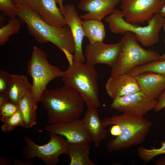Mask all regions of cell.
Wrapping results in <instances>:
<instances>
[{"instance_id":"cell-1","label":"cell","mask_w":165,"mask_h":165,"mask_svg":"<svg viewBox=\"0 0 165 165\" xmlns=\"http://www.w3.org/2000/svg\"><path fill=\"white\" fill-rule=\"evenodd\" d=\"M39 102L46 109L51 124L79 119L84 110V100L72 87L64 84L52 90L46 89Z\"/></svg>"},{"instance_id":"cell-2","label":"cell","mask_w":165,"mask_h":165,"mask_svg":"<svg viewBox=\"0 0 165 165\" xmlns=\"http://www.w3.org/2000/svg\"><path fill=\"white\" fill-rule=\"evenodd\" d=\"M17 16L26 24L29 34L38 43L50 42L62 51L66 50L74 53L73 38L68 25L64 27L50 25L29 7L17 8Z\"/></svg>"},{"instance_id":"cell-3","label":"cell","mask_w":165,"mask_h":165,"mask_svg":"<svg viewBox=\"0 0 165 165\" xmlns=\"http://www.w3.org/2000/svg\"><path fill=\"white\" fill-rule=\"evenodd\" d=\"M102 121L105 127L117 124L120 128V134L107 144L106 148L109 152L128 148L143 143L152 125L151 121L143 116L124 113L113 115L102 119Z\"/></svg>"},{"instance_id":"cell-4","label":"cell","mask_w":165,"mask_h":165,"mask_svg":"<svg viewBox=\"0 0 165 165\" xmlns=\"http://www.w3.org/2000/svg\"><path fill=\"white\" fill-rule=\"evenodd\" d=\"M61 78L64 84L72 87L79 93L87 108H97L100 106L98 74L94 66L73 61L63 71Z\"/></svg>"},{"instance_id":"cell-5","label":"cell","mask_w":165,"mask_h":165,"mask_svg":"<svg viewBox=\"0 0 165 165\" xmlns=\"http://www.w3.org/2000/svg\"><path fill=\"white\" fill-rule=\"evenodd\" d=\"M164 18L159 13L154 15L148 22V25L141 27L126 21L121 10L115 9L105 20L108 24L111 31L115 34H123L127 31L134 34L137 41L145 47L157 43Z\"/></svg>"},{"instance_id":"cell-6","label":"cell","mask_w":165,"mask_h":165,"mask_svg":"<svg viewBox=\"0 0 165 165\" xmlns=\"http://www.w3.org/2000/svg\"><path fill=\"white\" fill-rule=\"evenodd\" d=\"M121 41L122 50L117 62L112 68L111 76L127 74L136 67L159 60L161 56L156 51L142 47L135 34L130 32H125Z\"/></svg>"},{"instance_id":"cell-7","label":"cell","mask_w":165,"mask_h":165,"mask_svg":"<svg viewBox=\"0 0 165 165\" xmlns=\"http://www.w3.org/2000/svg\"><path fill=\"white\" fill-rule=\"evenodd\" d=\"M44 51L34 46L28 63V73L32 79L31 93L37 105L49 82L61 77L63 73L58 68L50 63Z\"/></svg>"},{"instance_id":"cell-8","label":"cell","mask_w":165,"mask_h":165,"mask_svg":"<svg viewBox=\"0 0 165 165\" xmlns=\"http://www.w3.org/2000/svg\"><path fill=\"white\" fill-rule=\"evenodd\" d=\"M50 137L49 142L43 145L35 143L29 138L25 136V145L22 151L23 157L29 160L38 158L47 165H56L61 155L68 154L70 143L60 135L47 133Z\"/></svg>"},{"instance_id":"cell-9","label":"cell","mask_w":165,"mask_h":165,"mask_svg":"<svg viewBox=\"0 0 165 165\" xmlns=\"http://www.w3.org/2000/svg\"><path fill=\"white\" fill-rule=\"evenodd\" d=\"M123 18L133 24L148 22L165 5L163 0H121Z\"/></svg>"},{"instance_id":"cell-10","label":"cell","mask_w":165,"mask_h":165,"mask_svg":"<svg viewBox=\"0 0 165 165\" xmlns=\"http://www.w3.org/2000/svg\"><path fill=\"white\" fill-rule=\"evenodd\" d=\"M157 103V99L148 98L140 91L113 99L110 107L123 113L142 117L150 111L154 109Z\"/></svg>"},{"instance_id":"cell-11","label":"cell","mask_w":165,"mask_h":165,"mask_svg":"<svg viewBox=\"0 0 165 165\" xmlns=\"http://www.w3.org/2000/svg\"><path fill=\"white\" fill-rule=\"evenodd\" d=\"M122 45L121 41L113 44H106L103 42L89 43L85 50L86 63L94 66L97 64H105L112 68L117 62Z\"/></svg>"},{"instance_id":"cell-12","label":"cell","mask_w":165,"mask_h":165,"mask_svg":"<svg viewBox=\"0 0 165 165\" xmlns=\"http://www.w3.org/2000/svg\"><path fill=\"white\" fill-rule=\"evenodd\" d=\"M48 133L61 135L71 144H83L90 145L92 141L82 125L80 120L46 125Z\"/></svg>"},{"instance_id":"cell-13","label":"cell","mask_w":165,"mask_h":165,"mask_svg":"<svg viewBox=\"0 0 165 165\" xmlns=\"http://www.w3.org/2000/svg\"><path fill=\"white\" fill-rule=\"evenodd\" d=\"M64 15L66 24L70 28L75 43V51L73 61L85 63L86 59L82 50L84 35L82 21L75 7L73 4H66Z\"/></svg>"},{"instance_id":"cell-14","label":"cell","mask_w":165,"mask_h":165,"mask_svg":"<svg viewBox=\"0 0 165 165\" xmlns=\"http://www.w3.org/2000/svg\"><path fill=\"white\" fill-rule=\"evenodd\" d=\"M121 0H81L78 9L86 13L80 15L85 20L94 19L100 21L112 13Z\"/></svg>"},{"instance_id":"cell-15","label":"cell","mask_w":165,"mask_h":165,"mask_svg":"<svg viewBox=\"0 0 165 165\" xmlns=\"http://www.w3.org/2000/svg\"><path fill=\"white\" fill-rule=\"evenodd\" d=\"M105 88L108 94L113 100L140 91L135 76L127 74L111 76Z\"/></svg>"},{"instance_id":"cell-16","label":"cell","mask_w":165,"mask_h":165,"mask_svg":"<svg viewBox=\"0 0 165 165\" xmlns=\"http://www.w3.org/2000/svg\"><path fill=\"white\" fill-rule=\"evenodd\" d=\"M57 3V0H33L29 7L48 24L65 26L67 24L64 17Z\"/></svg>"},{"instance_id":"cell-17","label":"cell","mask_w":165,"mask_h":165,"mask_svg":"<svg viewBox=\"0 0 165 165\" xmlns=\"http://www.w3.org/2000/svg\"><path fill=\"white\" fill-rule=\"evenodd\" d=\"M140 91L148 98L156 99L165 90V75L152 72L141 73L135 76Z\"/></svg>"},{"instance_id":"cell-18","label":"cell","mask_w":165,"mask_h":165,"mask_svg":"<svg viewBox=\"0 0 165 165\" xmlns=\"http://www.w3.org/2000/svg\"><path fill=\"white\" fill-rule=\"evenodd\" d=\"M81 123L90 135L94 145L98 148L107 135L105 126L100 119L97 108H88Z\"/></svg>"},{"instance_id":"cell-19","label":"cell","mask_w":165,"mask_h":165,"mask_svg":"<svg viewBox=\"0 0 165 165\" xmlns=\"http://www.w3.org/2000/svg\"><path fill=\"white\" fill-rule=\"evenodd\" d=\"M32 86L26 76L17 74H11L10 83L7 94L9 101L18 104L21 99L31 90Z\"/></svg>"},{"instance_id":"cell-20","label":"cell","mask_w":165,"mask_h":165,"mask_svg":"<svg viewBox=\"0 0 165 165\" xmlns=\"http://www.w3.org/2000/svg\"><path fill=\"white\" fill-rule=\"evenodd\" d=\"M18 105L23 117L22 127L26 129L35 125L36 121L37 105L33 98L31 91L27 93L19 101Z\"/></svg>"},{"instance_id":"cell-21","label":"cell","mask_w":165,"mask_h":165,"mask_svg":"<svg viewBox=\"0 0 165 165\" xmlns=\"http://www.w3.org/2000/svg\"><path fill=\"white\" fill-rule=\"evenodd\" d=\"M90 145L70 143L68 155L70 158L69 165H95L89 158Z\"/></svg>"},{"instance_id":"cell-22","label":"cell","mask_w":165,"mask_h":165,"mask_svg":"<svg viewBox=\"0 0 165 165\" xmlns=\"http://www.w3.org/2000/svg\"><path fill=\"white\" fill-rule=\"evenodd\" d=\"M82 24L84 36L89 43L102 42L105 36L104 25L101 21L94 19L82 20Z\"/></svg>"},{"instance_id":"cell-23","label":"cell","mask_w":165,"mask_h":165,"mask_svg":"<svg viewBox=\"0 0 165 165\" xmlns=\"http://www.w3.org/2000/svg\"><path fill=\"white\" fill-rule=\"evenodd\" d=\"M21 21L16 17L9 18L8 23L0 28V45L5 44L9 40V37L18 33L21 28Z\"/></svg>"},{"instance_id":"cell-24","label":"cell","mask_w":165,"mask_h":165,"mask_svg":"<svg viewBox=\"0 0 165 165\" xmlns=\"http://www.w3.org/2000/svg\"><path fill=\"white\" fill-rule=\"evenodd\" d=\"M148 72L165 75V60L148 62L135 67L127 74L135 76L141 73Z\"/></svg>"},{"instance_id":"cell-25","label":"cell","mask_w":165,"mask_h":165,"mask_svg":"<svg viewBox=\"0 0 165 165\" xmlns=\"http://www.w3.org/2000/svg\"><path fill=\"white\" fill-rule=\"evenodd\" d=\"M159 148L147 149L142 146L139 147L137 149L138 155L145 163H147L155 156L165 154V141L161 142Z\"/></svg>"},{"instance_id":"cell-26","label":"cell","mask_w":165,"mask_h":165,"mask_svg":"<svg viewBox=\"0 0 165 165\" xmlns=\"http://www.w3.org/2000/svg\"><path fill=\"white\" fill-rule=\"evenodd\" d=\"M1 126V128L2 132H9L16 127L23 125V119L22 113L19 109L13 116L6 119Z\"/></svg>"},{"instance_id":"cell-27","label":"cell","mask_w":165,"mask_h":165,"mask_svg":"<svg viewBox=\"0 0 165 165\" xmlns=\"http://www.w3.org/2000/svg\"><path fill=\"white\" fill-rule=\"evenodd\" d=\"M19 109L18 104L9 101L0 106V119L3 122L15 114Z\"/></svg>"},{"instance_id":"cell-28","label":"cell","mask_w":165,"mask_h":165,"mask_svg":"<svg viewBox=\"0 0 165 165\" xmlns=\"http://www.w3.org/2000/svg\"><path fill=\"white\" fill-rule=\"evenodd\" d=\"M0 10L9 18L17 16V8L12 0H0Z\"/></svg>"},{"instance_id":"cell-29","label":"cell","mask_w":165,"mask_h":165,"mask_svg":"<svg viewBox=\"0 0 165 165\" xmlns=\"http://www.w3.org/2000/svg\"><path fill=\"white\" fill-rule=\"evenodd\" d=\"M11 77V74L4 70H0V94H8Z\"/></svg>"},{"instance_id":"cell-30","label":"cell","mask_w":165,"mask_h":165,"mask_svg":"<svg viewBox=\"0 0 165 165\" xmlns=\"http://www.w3.org/2000/svg\"><path fill=\"white\" fill-rule=\"evenodd\" d=\"M157 105L154 109L159 112L165 108V90L160 94L157 99Z\"/></svg>"},{"instance_id":"cell-31","label":"cell","mask_w":165,"mask_h":165,"mask_svg":"<svg viewBox=\"0 0 165 165\" xmlns=\"http://www.w3.org/2000/svg\"><path fill=\"white\" fill-rule=\"evenodd\" d=\"M17 8L30 7L33 0H12Z\"/></svg>"},{"instance_id":"cell-32","label":"cell","mask_w":165,"mask_h":165,"mask_svg":"<svg viewBox=\"0 0 165 165\" xmlns=\"http://www.w3.org/2000/svg\"><path fill=\"white\" fill-rule=\"evenodd\" d=\"M110 132L112 135L115 136H118L121 133L120 126L117 124L113 125L110 128Z\"/></svg>"},{"instance_id":"cell-33","label":"cell","mask_w":165,"mask_h":165,"mask_svg":"<svg viewBox=\"0 0 165 165\" xmlns=\"http://www.w3.org/2000/svg\"><path fill=\"white\" fill-rule=\"evenodd\" d=\"M62 51L65 54L69 62V65L72 64L73 62V55L72 54V53L66 50H63Z\"/></svg>"},{"instance_id":"cell-34","label":"cell","mask_w":165,"mask_h":165,"mask_svg":"<svg viewBox=\"0 0 165 165\" xmlns=\"http://www.w3.org/2000/svg\"><path fill=\"white\" fill-rule=\"evenodd\" d=\"M13 164L15 165H32L29 161H26L23 162L22 161L19 160L17 158H15L14 159L13 161Z\"/></svg>"},{"instance_id":"cell-35","label":"cell","mask_w":165,"mask_h":165,"mask_svg":"<svg viewBox=\"0 0 165 165\" xmlns=\"http://www.w3.org/2000/svg\"><path fill=\"white\" fill-rule=\"evenodd\" d=\"M12 164L11 162L8 159L4 157H0V165H11Z\"/></svg>"},{"instance_id":"cell-36","label":"cell","mask_w":165,"mask_h":165,"mask_svg":"<svg viewBox=\"0 0 165 165\" xmlns=\"http://www.w3.org/2000/svg\"><path fill=\"white\" fill-rule=\"evenodd\" d=\"M155 164L156 165H165V156L156 160Z\"/></svg>"},{"instance_id":"cell-37","label":"cell","mask_w":165,"mask_h":165,"mask_svg":"<svg viewBox=\"0 0 165 165\" xmlns=\"http://www.w3.org/2000/svg\"><path fill=\"white\" fill-rule=\"evenodd\" d=\"M59 8L64 15V6L63 4V0H57Z\"/></svg>"},{"instance_id":"cell-38","label":"cell","mask_w":165,"mask_h":165,"mask_svg":"<svg viewBox=\"0 0 165 165\" xmlns=\"http://www.w3.org/2000/svg\"><path fill=\"white\" fill-rule=\"evenodd\" d=\"M162 28H163L165 32V18H164L163 21V24L162 25ZM160 60H165V53L163 54L162 55H161L160 58Z\"/></svg>"},{"instance_id":"cell-39","label":"cell","mask_w":165,"mask_h":165,"mask_svg":"<svg viewBox=\"0 0 165 165\" xmlns=\"http://www.w3.org/2000/svg\"><path fill=\"white\" fill-rule=\"evenodd\" d=\"M159 13L163 17L165 18V5L160 11Z\"/></svg>"},{"instance_id":"cell-40","label":"cell","mask_w":165,"mask_h":165,"mask_svg":"<svg viewBox=\"0 0 165 165\" xmlns=\"http://www.w3.org/2000/svg\"><path fill=\"white\" fill-rule=\"evenodd\" d=\"M163 109H164V112H165V108H164Z\"/></svg>"},{"instance_id":"cell-41","label":"cell","mask_w":165,"mask_h":165,"mask_svg":"<svg viewBox=\"0 0 165 165\" xmlns=\"http://www.w3.org/2000/svg\"><path fill=\"white\" fill-rule=\"evenodd\" d=\"M164 0V2H165V0Z\"/></svg>"}]
</instances>
